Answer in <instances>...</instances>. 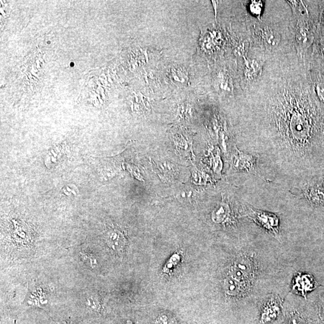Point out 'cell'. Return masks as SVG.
Returning <instances> with one entry per match:
<instances>
[{
  "instance_id": "obj_17",
  "label": "cell",
  "mask_w": 324,
  "mask_h": 324,
  "mask_svg": "<svg viewBox=\"0 0 324 324\" xmlns=\"http://www.w3.org/2000/svg\"><path fill=\"white\" fill-rule=\"evenodd\" d=\"M179 260H180V257L178 254L174 255L167 264H166L163 271L165 273H170L171 269H172L179 263Z\"/></svg>"
},
{
  "instance_id": "obj_18",
  "label": "cell",
  "mask_w": 324,
  "mask_h": 324,
  "mask_svg": "<svg viewBox=\"0 0 324 324\" xmlns=\"http://www.w3.org/2000/svg\"><path fill=\"white\" fill-rule=\"evenodd\" d=\"M155 324H177V322L174 318L168 315H163L157 318Z\"/></svg>"
},
{
  "instance_id": "obj_10",
  "label": "cell",
  "mask_w": 324,
  "mask_h": 324,
  "mask_svg": "<svg viewBox=\"0 0 324 324\" xmlns=\"http://www.w3.org/2000/svg\"><path fill=\"white\" fill-rule=\"evenodd\" d=\"M223 290L226 294L232 297H240L246 295L249 291L248 286L241 284L230 276L224 279Z\"/></svg>"
},
{
  "instance_id": "obj_14",
  "label": "cell",
  "mask_w": 324,
  "mask_h": 324,
  "mask_svg": "<svg viewBox=\"0 0 324 324\" xmlns=\"http://www.w3.org/2000/svg\"><path fill=\"white\" fill-rule=\"evenodd\" d=\"M314 279L309 275H301L296 277L294 288L302 295H305L308 291L313 290L315 287Z\"/></svg>"
},
{
  "instance_id": "obj_16",
  "label": "cell",
  "mask_w": 324,
  "mask_h": 324,
  "mask_svg": "<svg viewBox=\"0 0 324 324\" xmlns=\"http://www.w3.org/2000/svg\"><path fill=\"white\" fill-rule=\"evenodd\" d=\"M195 193L189 187H182L176 194V198L181 203H190L195 200Z\"/></svg>"
},
{
  "instance_id": "obj_3",
  "label": "cell",
  "mask_w": 324,
  "mask_h": 324,
  "mask_svg": "<svg viewBox=\"0 0 324 324\" xmlns=\"http://www.w3.org/2000/svg\"><path fill=\"white\" fill-rule=\"evenodd\" d=\"M287 2L292 11L294 48L299 58L305 61L320 23V1L291 0Z\"/></svg>"
},
{
  "instance_id": "obj_6",
  "label": "cell",
  "mask_w": 324,
  "mask_h": 324,
  "mask_svg": "<svg viewBox=\"0 0 324 324\" xmlns=\"http://www.w3.org/2000/svg\"><path fill=\"white\" fill-rule=\"evenodd\" d=\"M312 51L309 56H306V65L310 71L324 73V28L319 23Z\"/></svg>"
},
{
  "instance_id": "obj_20",
  "label": "cell",
  "mask_w": 324,
  "mask_h": 324,
  "mask_svg": "<svg viewBox=\"0 0 324 324\" xmlns=\"http://www.w3.org/2000/svg\"><path fill=\"white\" fill-rule=\"evenodd\" d=\"M320 24L324 28V1H320Z\"/></svg>"
},
{
  "instance_id": "obj_19",
  "label": "cell",
  "mask_w": 324,
  "mask_h": 324,
  "mask_svg": "<svg viewBox=\"0 0 324 324\" xmlns=\"http://www.w3.org/2000/svg\"><path fill=\"white\" fill-rule=\"evenodd\" d=\"M81 258H83V260L85 261L86 263H89V266H94L95 262L96 260H94V258L92 257L91 255H89L88 253L83 252L81 253Z\"/></svg>"
},
{
  "instance_id": "obj_8",
  "label": "cell",
  "mask_w": 324,
  "mask_h": 324,
  "mask_svg": "<svg viewBox=\"0 0 324 324\" xmlns=\"http://www.w3.org/2000/svg\"><path fill=\"white\" fill-rule=\"evenodd\" d=\"M283 321V306L279 298L272 296L261 306L257 324H274Z\"/></svg>"
},
{
  "instance_id": "obj_15",
  "label": "cell",
  "mask_w": 324,
  "mask_h": 324,
  "mask_svg": "<svg viewBox=\"0 0 324 324\" xmlns=\"http://www.w3.org/2000/svg\"><path fill=\"white\" fill-rule=\"evenodd\" d=\"M230 216V207L227 204L222 203L217 206L212 213V219L216 223L225 222Z\"/></svg>"
},
{
  "instance_id": "obj_5",
  "label": "cell",
  "mask_w": 324,
  "mask_h": 324,
  "mask_svg": "<svg viewBox=\"0 0 324 324\" xmlns=\"http://www.w3.org/2000/svg\"><path fill=\"white\" fill-rule=\"evenodd\" d=\"M270 58L263 52L250 46L248 55L242 58L238 66L243 89L260 78L264 65Z\"/></svg>"
},
{
  "instance_id": "obj_21",
  "label": "cell",
  "mask_w": 324,
  "mask_h": 324,
  "mask_svg": "<svg viewBox=\"0 0 324 324\" xmlns=\"http://www.w3.org/2000/svg\"><path fill=\"white\" fill-rule=\"evenodd\" d=\"M126 324H133L132 323V321H131L130 320H128L127 321Z\"/></svg>"
},
{
  "instance_id": "obj_13",
  "label": "cell",
  "mask_w": 324,
  "mask_h": 324,
  "mask_svg": "<svg viewBox=\"0 0 324 324\" xmlns=\"http://www.w3.org/2000/svg\"><path fill=\"white\" fill-rule=\"evenodd\" d=\"M244 2V1H243ZM244 1L245 10L247 15L258 20H262L265 9V1Z\"/></svg>"
},
{
  "instance_id": "obj_11",
  "label": "cell",
  "mask_w": 324,
  "mask_h": 324,
  "mask_svg": "<svg viewBox=\"0 0 324 324\" xmlns=\"http://www.w3.org/2000/svg\"><path fill=\"white\" fill-rule=\"evenodd\" d=\"M310 83L316 96L324 107V73L310 71Z\"/></svg>"
},
{
  "instance_id": "obj_2",
  "label": "cell",
  "mask_w": 324,
  "mask_h": 324,
  "mask_svg": "<svg viewBox=\"0 0 324 324\" xmlns=\"http://www.w3.org/2000/svg\"><path fill=\"white\" fill-rule=\"evenodd\" d=\"M291 16L279 22L264 20L263 16L262 20H258L247 15L246 11L245 22L250 46L269 57L295 51Z\"/></svg>"
},
{
  "instance_id": "obj_1",
  "label": "cell",
  "mask_w": 324,
  "mask_h": 324,
  "mask_svg": "<svg viewBox=\"0 0 324 324\" xmlns=\"http://www.w3.org/2000/svg\"><path fill=\"white\" fill-rule=\"evenodd\" d=\"M233 102L250 145L265 147L298 177L324 173V107L295 51L271 57L260 78Z\"/></svg>"
},
{
  "instance_id": "obj_12",
  "label": "cell",
  "mask_w": 324,
  "mask_h": 324,
  "mask_svg": "<svg viewBox=\"0 0 324 324\" xmlns=\"http://www.w3.org/2000/svg\"><path fill=\"white\" fill-rule=\"evenodd\" d=\"M106 239L109 247L116 252L122 251L126 243L123 234L116 230L109 231L106 236Z\"/></svg>"
},
{
  "instance_id": "obj_4",
  "label": "cell",
  "mask_w": 324,
  "mask_h": 324,
  "mask_svg": "<svg viewBox=\"0 0 324 324\" xmlns=\"http://www.w3.org/2000/svg\"><path fill=\"white\" fill-rule=\"evenodd\" d=\"M234 63L218 62L212 72V84L215 92L219 96L231 100L239 96L243 89L238 64L236 62L232 66Z\"/></svg>"
},
{
  "instance_id": "obj_9",
  "label": "cell",
  "mask_w": 324,
  "mask_h": 324,
  "mask_svg": "<svg viewBox=\"0 0 324 324\" xmlns=\"http://www.w3.org/2000/svg\"><path fill=\"white\" fill-rule=\"evenodd\" d=\"M246 277L247 281L253 285L257 274V265L251 257L241 255L236 258L232 265Z\"/></svg>"
},
{
  "instance_id": "obj_7",
  "label": "cell",
  "mask_w": 324,
  "mask_h": 324,
  "mask_svg": "<svg viewBox=\"0 0 324 324\" xmlns=\"http://www.w3.org/2000/svg\"><path fill=\"white\" fill-rule=\"evenodd\" d=\"M246 216L253 220L264 230L271 234L274 237L279 239L280 236L279 219L276 214L268 212L257 210L248 207Z\"/></svg>"
},
{
  "instance_id": "obj_22",
  "label": "cell",
  "mask_w": 324,
  "mask_h": 324,
  "mask_svg": "<svg viewBox=\"0 0 324 324\" xmlns=\"http://www.w3.org/2000/svg\"><path fill=\"white\" fill-rule=\"evenodd\" d=\"M274 324H283V321H280V322Z\"/></svg>"
}]
</instances>
